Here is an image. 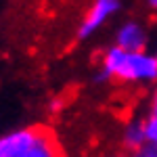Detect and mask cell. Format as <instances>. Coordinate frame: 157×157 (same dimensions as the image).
<instances>
[{"mask_svg":"<svg viewBox=\"0 0 157 157\" xmlns=\"http://www.w3.org/2000/svg\"><path fill=\"white\" fill-rule=\"evenodd\" d=\"M103 69L121 82H155L157 59L145 50H124L117 44L109 48L103 57Z\"/></svg>","mask_w":157,"mask_h":157,"instance_id":"1","label":"cell"},{"mask_svg":"<svg viewBox=\"0 0 157 157\" xmlns=\"http://www.w3.org/2000/svg\"><path fill=\"white\" fill-rule=\"evenodd\" d=\"M117 9H120V0H94L90 11L86 13L80 29H78V38L80 40L90 38L97 29H101L103 25L107 23V19L111 15L117 13Z\"/></svg>","mask_w":157,"mask_h":157,"instance_id":"2","label":"cell"},{"mask_svg":"<svg viewBox=\"0 0 157 157\" xmlns=\"http://www.w3.org/2000/svg\"><path fill=\"white\" fill-rule=\"evenodd\" d=\"M38 128H21L11 134L0 136V157H17L25 147H29L38 138Z\"/></svg>","mask_w":157,"mask_h":157,"instance_id":"3","label":"cell"},{"mask_svg":"<svg viewBox=\"0 0 157 157\" xmlns=\"http://www.w3.org/2000/svg\"><path fill=\"white\" fill-rule=\"evenodd\" d=\"M115 44L124 50H145L147 44V32L143 29V25H138L136 21L124 23L117 29L115 36Z\"/></svg>","mask_w":157,"mask_h":157,"instance_id":"4","label":"cell"},{"mask_svg":"<svg viewBox=\"0 0 157 157\" xmlns=\"http://www.w3.org/2000/svg\"><path fill=\"white\" fill-rule=\"evenodd\" d=\"M17 157H59V151L52 143V138L44 130H40L38 138L29 147H25Z\"/></svg>","mask_w":157,"mask_h":157,"instance_id":"5","label":"cell"},{"mask_svg":"<svg viewBox=\"0 0 157 157\" xmlns=\"http://www.w3.org/2000/svg\"><path fill=\"white\" fill-rule=\"evenodd\" d=\"M124 145L128 147L130 151H136L143 145H147V130H145V121L136 120L130 121L124 130Z\"/></svg>","mask_w":157,"mask_h":157,"instance_id":"6","label":"cell"},{"mask_svg":"<svg viewBox=\"0 0 157 157\" xmlns=\"http://www.w3.org/2000/svg\"><path fill=\"white\" fill-rule=\"evenodd\" d=\"M145 130H147V143L157 145V113L151 111L149 120H145Z\"/></svg>","mask_w":157,"mask_h":157,"instance_id":"7","label":"cell"},{"mask_svg":"<svg viewBox=\"0 0 157 157\" xmlns=\"http://www.w3.org/2000/svg\"><path fill=\"white\" fill-rule=\"evenodd\" d=\"M130 157H157V145L147 143V145H143L140 149L132 151V155H130Z\"/></svg>","mask_w":157,"mask_h":157,"instance_id":"8","label":"cell"},{"mask_svg":"<svg viewBox=\"0 0 157 157\" xmlns=\"http://www.w3.org/2000/svg\"><path fill=\"white\" fill-rule=\"evenodd\" d=\"M151 111L157 113V88H155V94H153V105H151Z\"/></svg>","mask_w":157,"mask_h":157,"instance_id":"9","label":"cell"},{"mask_svg":"<svg viewBox=\"0 0 157 157\" xmlns=\"http://www.w3.org/2000/svg\"><path fill=\"white\" fill-rule=\"evenodd\" d=\"M149 4H151L153 9H157V0H149Z\"/></svg>","mask_w":157,"mask_h":157,"instance_id":"10","label":"cell"},{"mask_svg":"<svg viewBox=\"0 0 157 157\" xmlns=\"http://www.w3.org/2000/svg\"><path fill=\"white\" fill-rule=\"evenodd\" d=\"M155 59H157V50H155Z\"/></svg>","mask_w":157,"mask_h":157,"instance_id":"11","label":"cell"}]
</instances>
